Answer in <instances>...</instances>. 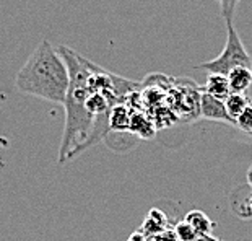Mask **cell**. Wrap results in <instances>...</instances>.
I'll use <instances>...</instances> for the list:
<instances>
[{"label": "cell", "instance_id": "17", "mask_svg": "<svg viewBox=\"0 0 252 241\" xmlns=\"http://www.w3.org/2000/svg\"><path fill=\"white\" fill-rule=\"evenodd\" d=\"M127 241H148V238L145 237V235H142V233L137 230V232H133V233L130 235V237H128Z\"/></svg>", "mask_w": 252, "mask_h": 241}, {"label": "cell", "instance_id": "13", "mask_svg": "<svg viewBox=\"0 0 252 241\" xmlns=\"http://www.w3.org/2000/svg\"><path fill=\"white\" fill-rule=\"evenodd\" d=\"M234 124L238 126L243 132H246L248 136L252 137V101L249 103L248 108H246L238 117H236Z\"/></svg>", "mask_w": 252, "mask_h": 241}, {"label": "cell", "instance_id": "8", "mask_svg": "<svg viewBox=\"0 0 252 241\" xmlns=\"http://www.w3.org/2000/svg\"><path fill=\"white\" fill-rule=\"evenodd\" d=\"M231 208L238 217L244 218V220H251L252 218V189L249 186L234 192L231 197Z\"/></svg>", "mask_w": 252, "mask_h": 241}, {"label": "cell", "instance_id": "14", "mask_svg": "<svg viewBox=\"0 0 252 241\" xmlns=\"http://www.w3.org/2000/svg\"><path fill=\"white\" fill-rule=\"evenodd\" d=\"M173 230L176 233V237H178L181 241H194L197 238V233L192 230L189 225H187L184 220H179L173 225Z\"/></svg>", "mask_w": 252, "mask_h": 241}, {"label": "cell", "instance_id": "7", "mask_svg": "<svg viewBox=\"0 0 252 241\" xmlns=\"http://www.w3.org/2000/svg\"><path fill=\"white\" fill-rule=\"evenodd\" d=\"M202 92L208 93L210 96L217 100L224 101L231 95V88H229V82L228 77L223 73H208L205 87L202 88Z\"/></svg>", "mask_w": 252, "mask_h": 241}, {"label": "cell", "instance_id": "11", "mask_svg": "<svg viewBox=\"0 0 252 241\" xmlns=\"http://www.w3.org/2000/svg\"><path fill=\"white\" fill-rule=\"evenodd\" d=\"M128 132L135 134L138 137H152L153 136V124L147 116H143L142 111H132L130 114V126H128Z\"/></svg>", "mask_w": 252, "mask_h": 241}, {"label": "cell", "instance_id": "3", "mask_svg": "<svg viewBox=\"0 0 252 241\" xmlns=\"http://www.w3.org/2000/svg\"><path fill=\"white\" fill-rule=\"evenodd\" d=\"M236 67H248L252 69V59L248 49L244 47V42L241 39L239 33L234 28V23H226V44L220 54L212 61L197 64L195 69L207 70L208 73H223L226 75L229 70Z\"/></svg>", "mask_w": 252, "mask_h": 241}, {"label": "cell", "instance_id": "20", "mask_svg": "<svg viewBox=\"0 0 252 241\" xmlns=\"http://www.w3.org/2000/svg\"><path fill=\"white\" fill-rule=\"evenodd\" d=\"M148 241H150V238H148Z\"/></svg>", "mask_w": 252, "mask_h": 241}, {"label": "cell", "instance_id": "18", "mask_svg": "<svg viewBox=\"0 0 252 241\" xmlns=\"http://www.w3.org/2000/svg\"><path fill=\"white\" fill-rule=\"evenodd\" d=\"M194 241H224V240H220V238H215L213 235H197V238Z\"/></svg>", "mask_w": 252, "mask_h": 241}, {"label": "cell", "instance_id": "19", "mask_svg": "<svg viewBox=\"0 0 252 241\" xmlns=\"http://www.w3.org/2000/svg\"><path fill=\"white\" fill-rule=\"evenodd\" d=\"M246 178H248V184L252 189V165H251V168L248 170V174H246Z\"/></svg>", "mask_w": 252, "mask_h": 241}, {"label": "cell", "instance_id": "16", "mask_svg": "<svg viewBox=\"0 0 252 241\" xmlns=\"http://www.w3.org/2000/svg\"><path fill=\"white\" fill-rule=\"evenodd\" d=\"M150 241H181L178 237H176V233H174V230L173 227L168 228V230H164L163 233H159V235H155V237L150 238Z\"/></svg>", "mask_w": 252, "mask_h": 241}, {"label": "cell", "instance_id": "2", "mask_svg": "<svg viewBox=\"0 0 252 241\" xmlns=\"http://www.w3.org/2000/svg\"><path fill=\"white\" fill-rule=\"evenodd\" d=\"M20 93L63 104L68 88V70L59 51L47 39L37 44L15 77Z\"/></svg>", "mask_w": 252, "mask_h": 241}, {"label": "cell", "instance_id": "6", "mask_svg": "<svg viewBox=\"0 0 252 241\" xmlns=\"http://www.w3.org/2000/svg\"><path fill=\"white\" fill-rule=\"evenodd\" d=\"M130 114L132 111L127 104L117 103L111 108L108 116V127L112 132H128V126H130Z\"/></svg>", "mask_w": 252, "mask_h": 241}, {"label": "cell", "instance_id": "5", "mask_svg": "<svg viewBox=\"0 0 252 241\" xmlns=\"http://www.w3.org/2000/svg\"><path fill=\"white\" fill-rule=\"evenodd\" d=\"M168 228H171L169 217L166 215L163 210H159V208H152V210L147 213L145 220L142 222L138 232L145 235L147 238H152L155 235L163 233L164 230H168Z\"/></svg>", "mask_w": 252, "mask_h": 241}, {"label": "cell", "instance_id": "15", "mask_svg": "<svg viewBox=\"0 0 252 241\" xmlns=\"http://www.w3.org/2000/svg\"><path fill=\"white\" fill-rule=\"evenodd\" d=\"M217 2L220 5V12H221V17L224 18V21L226 23L233 21L239 0H217Z\"/></svg>", "mask_w": 252, "mask_h": 241}, {"label": "cell", "instance_id": "4", "mask_svg": "<svg viewBox=\"0 0 252 241\" xmlns=\"http://www.w3.org/2000/svg\"><path fill=\"white\" fill-rule=\"evenodd\" d=\"M198 114H200L203 119H208V121L234 124V121L228 116L223 101L213 98V96H210L205 92L200 93V100H198Z\"/></svg>", "mask_w": 252, "mask_h": 241}, {"label": "cell", "instance_id": "1", "mask_svg": "<svg viewBox=\"0 0 252 241\" xmlns=\"http://www.w3.org/2000/svg\"><path fill=\"white\" fill-rule=\"evenodd\" d=\"M57 51L62 56L68 70V88L65 101H63L65 126H63L61 147H59V163L63 165L65 162H70L78 153H82V147L93 131L96 117L85 106L90 93V61L77 54L70 47L59 46Z\"/></svg>", "mask_w": 252, "mask_h": 241}, {"label": "cell", "instance_id": "9", "mask_svg": "<svg viewBox=\"0 0 252 241\" xmlns=\"http://www.w3.org/2000/svg\"><path fill=\"white\" fill-rule=\"evenodd\" d=\"M231 93H246L252 85V69L236 67L226 73Z\"/></svg>", "mask_w": 252, "mask_h": 241}, {"label": "cell", "instance_id": "10", "mask_svg": "<svg viewBox=\"0 0 252 241\" xmlns=\"http://www.w3.org/2000/svg\"><path fill=\"white\" fill-rule=\"evenodd\" d=\"M184 222L194 230L197 235H210L215 230L217 223L202 210H190L186 213Z\"/></svg>", "mask_w": 252, "mask_h": 241}, {"label": "cell", "instance_id": "12", "mask_svg": "<svg viewBox=\"0 0 252 241\" xmlns=\"http://www.w3.org/2000/svg\"><path fill=\"white\" fill-rule=\"evenodd\" d=\"M251 101L252 100L246 93H231L223 103H224V108H226L228 116L231 117L233 121H236V117L248 108Z\"/></svg>", "mask_w": 252, "mask_h": 241}]
</instances>
